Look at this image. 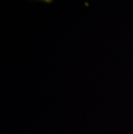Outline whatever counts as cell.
Returning <instances> with one entry per match:
<instances>
[{"mask_svg": "<svg viewBox=\"0 0 133 134\" xmlns=\"http://www.w3.org/2000/svg\"><path fill=\"white\" fill-rule=\"evenodd\" d=\"M34 1H40L42 3H45V4H52L54 0H34Z\"/></svg>", "mask_w": 133, "mask_h": 134, "instance_id": "1", "label": "cell"}]
</instances>
